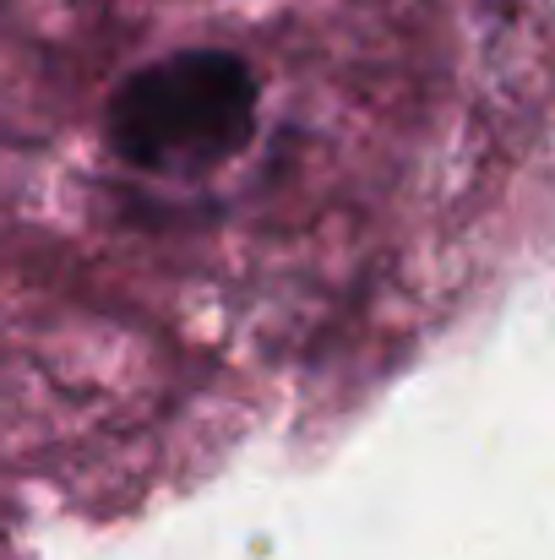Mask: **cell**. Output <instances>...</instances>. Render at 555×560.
Returning <instances> with one entry per match:
<instances>
[{
	"instance_id": "1",
	"label": "cell",
	"mask_w": 555,
	"mask_h": 560,
	"mask_svg": "<svg viewBox=\"0 0 555 560\" xmlns=\"http://www.w3.org/2000/svg\"><path fill=\"white\" fill-rule=\"evenodd\" d=\"M256 131L262 82L223 49H181L131 71L104 120L115 159L164 186L212 180L256 142Z\"/></svg>"
}]
</instances>
